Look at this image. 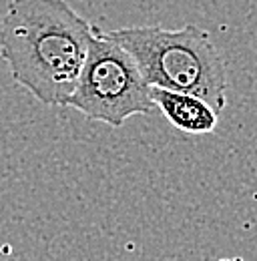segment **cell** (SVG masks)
Returning <instances> with one entry per match:
<instances>
[{"label":"cell","instance_id":"1","mask_svg":"<svg viewBox=\"0 0 257 261\" xmlns=\"http://www.w3.org/2000/svg\"><path fill=\"white\" fill-rule=\"evenodd\" d=\"M95 29L64 0H10L0 55L10 76L48 107H66Z\"/></svg>","mask_w":257,"mask_h":261},{"label":"cell","instance_id":"4","mask_svg":"<svg viewBox=\"0 0 257 261\" xmlns=\"http://www.w3.org/2000/svg\"><path fill=\"white\" fill-rule=\"evenodd\" d=\"M151 100L161 115L183 133L209 135L217 127V113L195 95L151 87Z\"/></svg>","mask_w":257,"mask_h":261},{"label":"cell","instance_id":"2","mask_svg":"<svg viewBox=\"0 0 257 261\" xmlns=\"http://www.w3.org/2000/svg\"><path fill=\"white\" fill-rule=\"evenodd\" d=\"M107 34L133 57L149 87L195 95L217 115L225 109L227 70L207 31L195 24L125 27Z\"/></svg>","mask_w":257,"mask_h":261},{"label":"cell","instance_id":"3","mask_svg":"<svg viewBox=\"0 0 257 261\" xmlns=\"http://www.w3.org/2000/svg\"><path fill=\"white\" fill-rule=\"evenodd\" d=\"M66 107L109 127H123L131 117L157 111L151 100V87L141 76L133 57L100 29H95Z\"/></svg>","mask_w":257,"mask_h":261}]
</instances>
